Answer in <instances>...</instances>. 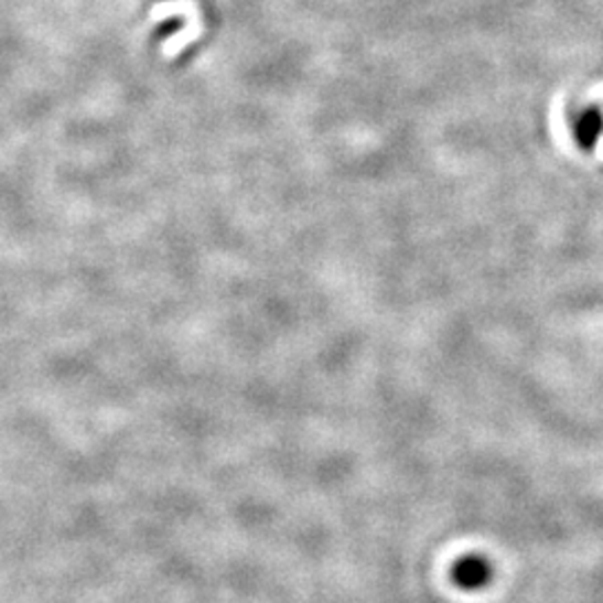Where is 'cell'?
Returning a JSON list of instances; mask_svg holds the SVG:
<instances>
[{
	"mask_svg": "<svg viewBox=\"0 0 603 603\" xmlns=\"http://www.w3.org/2000/svg\"><path fill=\"white\" fill-rule=\"evenodd\" d=\"M496 570L492 559L481 552H470L459 557L450 568L452 583L463 592H481L494 583Z\"/></svg>",
	"mask_w": 603,
	"mask_h": 603,
	"instance_id": "obj_1",
	"label": "cell"
},
{
	"mask_svg": "<svg viewBox=\"0 0 603 603\" xmlns=\"http://www.w3.org/2000/svg\"><path fill=\"white\" fill-rule=\"evenodd\" d=\"M603 130V117L599 110H588L577 121V139L581 148H592Z\"/></svg>",
	"mask_w": 603,
	"mask_h": 603,
	"instance_id": "obj_2",
	"label": "cell"
}]
</instances>
